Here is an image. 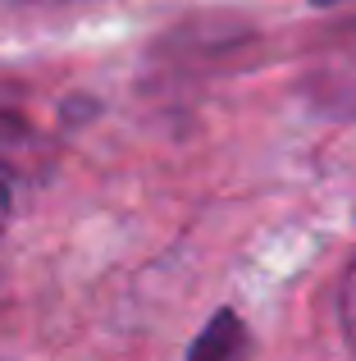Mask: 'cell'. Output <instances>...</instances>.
Wrapping results in <instances>:
<instances>
[{"mask_svg": "<svg viewBox=\"0 0 356 361\" xmlns=\"http://www.w3.org/2000/svg\"><path fill=\"white\" fill-rule=\"evenodd\" d=\"M315 9H338V5H352V0H311Z\"/></svg>", "mask_w": 356, "mask_h": 361, "instance_id": "5", "label": "cell"}, {"mask_svg": "<svg viewBox=\"0 0 356 361\" xmlns=\"http://www.w3.org/2000/svg\"><path fill=\"white\" fill-rule=\"evenodd\" d=\"M9 202H14V169L0 160V220L9 215Z\"/></svg>", "mask_w": 356, "mask_h": 361, "instance_id": "3", "label": "cell"}, {"mask_svg": "<svg viewBox=\"0 0 356 361\" xmlns=\"http://www.w3.org/2000/svg\"><path fill=\"white\" fill-rule=\"evenodd\" d=\"M14 5H96V0H14Z\"/></svg>", "mask_w": 356, "mask_h": 361, "instance_id": "4", "label": "cell"}, {"mask_svg": "<svg viewBox=\"0 0 356 361\" xmlns=\"http://www.w3.org/2000/svg\"><path fill=\"white\" fill-rule=\"evenodd\" d=\"M338 320H343V334H348V348L356 353V261L348 265L338 288Z\"/></svg>", "mask_w": 356, "mask_h": 361, "instance_id": "2", "label": "cell"}, {"mask_svg": "<svg viewBox=\"0 0 356 361\" xmlns=\"http://www.w3.org/2000/svg\"><path fill=\"white\" fill-rule=\"evenodd\" d=\"M187 361H251V334L238 311H215L196 334Z\"/></svg>", "mask_w": 356, "mask_h": 361, "instance_id": "1", "label": "cell"}]
</instances>
